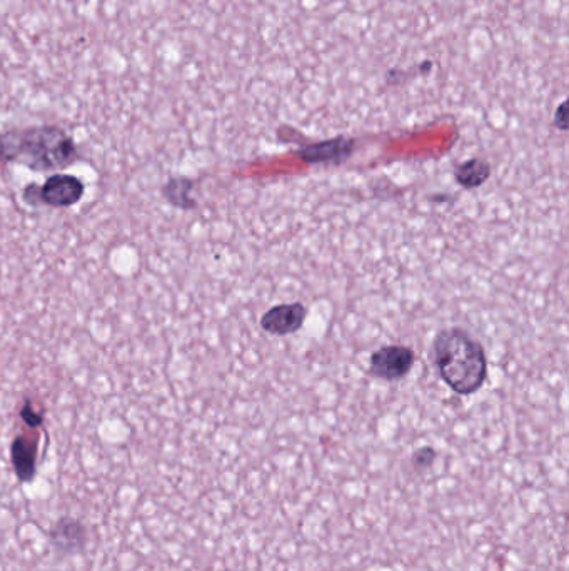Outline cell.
Listing matches in <instances>:
<instances>
[{
    "instance_id": "ba28073f",
    "label": "cell",
    "mask_w": 569,
    "mask_h": 571,
    "mask_svg": "<svg viewBox=\"0 0 569 571\" xmlns=\"http://www.w3.org/2000/svg\"><path fill=\"white\" fill-rule=\"evenodd\" d=\"M489 174H491V169H489L488 162L471 159V161L463 162L456 169V181L464 189H474V187L483 186L484 182L488 181Z\"/></svg>"
},
{
    "instance_id": "8fae6325",
    "label": "cell",
    "mask_w": 569,
    "mask_h": 571,
    "mask_svg": "<svg viewBox=\"0 0 569 571\" xmlns=\"http://www.w3.org/2000/svg\"><path fill=\"white\" fill-rule=\"evenodd\" d=\"M22 418L26 421L27 425L32 426V428H37V426L42 425V415L36 413L34 408H32L31 403H27L22 410Z\"/></svg>"
},
{
    "instance_id": "3957f363",
    "label": "cell",
    "mask_w": 569,
    "mask_h": 571,
    "mask_svg": "<svg viewBox=\"0 0 569 571\" xmlns=\"http://www.w3.org/2000/svg\"><path fill=\"white\" fill-rule=\"evenodd\" d=\"M82 194H84V184L77 177L59 174L49 177L44 186L26 187L24 199L32 206L46 204L52 208H67L79 203Z\"/></svg>"
},
{
    "instance_id": "5b68a950",
    "label": "cell",
    "mask_w": 569,
    "mask_h": 571,
    "mask_svg": "<svg viewBox=\"0 0 569 571\" xmlns=\"http://www.w3.org/2000/svg\"><path fill=\"white\" fill-rule=\"evenodd\" d=\"M304 319H306V308L303 304H279L262 316L261 326L267 333L286 336L303 328Z\"/></svg>"
},
{
    "instance_id": "7c38bea8",
    "label": "cell",
    "mask_w": 569,
    "mask_h": 571,
    "mask_svg": "<svg viewBox=\"0 0 569 571\" xmlns=\"http://www.w3.org/2000/svg\"><path fill=\"white\" fill-rule=\"evenodd\" d=\"M564 109H566V106H561L559 107V119L558 121H556V126L559 127V129H566V117H564Z\"/></svg>"
},
{
    "instance_id": "9c48e42d",
    "label": "cell",
    "mask_w": 569,
    "mask_h": 571,
    "mask_svg": "<svg viewBox=\"0 0 569 571\" xmlns=\"http://www.w3.org/2000/svg\"><path fill=\"white\" fill-rule=\"evenodd\" d=\"M191 187L192 182L189 179L179 177V179H171L167 182L162 194L169 203L174 204L177 208H194L196 201L191 199Z\"/></svg>"
},
{
    "instance_id": "6da1fadb",
    "label": "cell",
    "mask_w": 569,
    "mask_h": 571,
    "mask_svg": "<svg viewBox=\"0 0 569 571\" xmlns=\"http://www.w3.org/2000/svg\"><path fill=\"white\" fill-rule=\"evenodd\" d=\"M433 361L444 383L458 395L481 390L488 378V358L483 346L459 328L444 329L434 339Z\"/></svg>"
},
{
    "instance_id": "52a82bcc",
    "label": "cell",
    "mask_w": 569,
    "mask_h": 571,
    "mask_svg": "<svg viewBox=\"0 0 569 571\" xmlns=\"http://www.w3.org/2000/svg\"><path fill=\"white\" fill-rule=\"evenodd\" d=\"M12 460L21 480H31L36 471V441L27 436H19L12 445Z\"/></svg>"
},
{
    "instance_id": "8992f818",
    "label": "cell",
    "mask_w": 569,
    "mask_h": 571,
    "mask_svg": "<svg viewBox=\"0 0 569 571\" xmlns=\"http://www.w3.org/2000/svg\"><path fill=\"white\" fill-rule=\"evenodd\" d=\"M353 142L346 139H336V141L321 142L314 144L299 152L306 162H339L351 156L353 152Z\"/></svg>"
},
{
    "instance_id": "7a4b0ae2",
    "label": "cell",
    "mask_w": 569,
    "mask_h": 571,
    "mask_svg": "<svg viewBox=\"0 0 569 571\" xmlns=\"http://www.w3.org/2000/svg\"><path fill=\"white\" fill-rule=\"evenodd\" d=\"M77 159L71 137L59 127H34L0 136V162H21L37 171L64 169Z\"/></svg>"
},
{
    "instance_id": "277c9868",
    "label": "cell",
    "mask_w": 569,
    "mask_h": 571,
    "mask_svg": "<svg viewBox=\"0 0 569 571\" xmlns=\"http://www.w3.org/2000/svg\"><path fill=\"white\" fill-rule=\"evenodd\" d=\"M414 364V353L404 346H386L371 356V374L386 381L403 379Z\"/></svg>"
},
{
    "instance_id": "30bf717a",
    "label": "cell",
    "mask_w": 569,
    "mask_h": 571,
    "mask_svg": "<svg viewBox=\"0 0 569 571\" xmlns=\"http://www.w3.org/2000/svg\"><path fill=\"white\" fill-rule=\"evenodd\" d=\"M59 548H67L71 550L74 546L82 545V536H84V528L77 521H61L56 526V530L52 533Z\"/></svg>"
}]
</instances>
